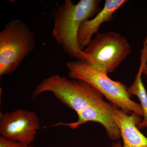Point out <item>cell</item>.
Listing matches in <instances>:
<instances>
[{"mask_svg":"<svg viewBox=\"0 0 147 147\" xmlns=\"http://www.w3.org/2000/svg\"><path fill=\"white\" fill-rule=\"evenodd\" d=\"M0 147H35L31 144L7 140L0 137Z\"/></svg>","mask_w":147,"mask_h":147,"instance_id":"11","label":"cell"},{"mask_svg":"<svg viewBox=\"0 0 147 147\" xmlns=\"http://www.w3.org/2000/svg\"><path fill=\"white\" fill-rule=\"evenodd\" d=\"M113 104L105 100L97 105L88 106L77 114L78 119L71 123L59 122L50 127L65 126L73 129L88 122H96L105 128L107 135L113 141L121 139L120 131L112 115Z\"/></svg>","mask_w":147,"mask_h":147,"instance_id":"7","label":"cell"},{"mask_svg":"<svg viewBox=\"0 0 147 147\" xmlns=\"http://www.w3.org/2000/svg\"><path fill=\"white\" fill-rule=\"evenodd\" d=\"M84 51L89 56L87 63L108 74L131 54V49L126 37L110 31L98 33Z\"/></svg>","mask_w":147,"mask_h":147,"instance_id":"5","label":"cell"},{"mask_svg":"<svg viewBox=\"0 0 147 147\" xmlns=\"http://www.w3.org/2000/svg\"><path fill=\"white\" fill-rule=\"evenodd\" d=\"M143 74L147 77V63L145 64L143 67Z\"/></svg>","mask_w":147,"mask_h":147,"instance_id":"12","label":"cell"},{"mask_svg":"<svg viewBox=\"0 0 147 147\" xmlns=\"http://www.w3.org/2000/svg\"><path fill=\"white\" fill-rule=\"evenodd\" d=\"M147 63V50L141 52V63L139 71L135 77L133 84L128 87L130 95L135 96L139 98L143 112V119L138 125L139 129L147 127V92L142 80V75L144 65Z\"/></svg>","mask_w":147,"mask_h":147,"instance_id":"10","label":"cell"},{"mask_svg":"<svg viewBox=\"0 0 147 147\" xmlns=\"http://www.w3.org/2000/svg\"><path fill=\"white\" fill-rule=\"evenodd\" d=\"M100 0H80L74 4L71 0H65L52 12V36L64 52L71 57L84 61L88 58L78 44V31L83 22L100 11Z\"/></svg>","mask_w":147,"mask_h":147,"instance_id":"1","label":"cell"},{"mask_svg":"<svg viewBox=\"0 0 147 147\" xmlns=\"http://www.w3.org/2000/svg\"><path fill=\"white\" fill-rule=\"evenodd\" d=\"M40 128L39 119L35 112L18 109L0 113L1 137L7 140L31 144Z\"/></svg>","mask_w":147,"mask_h":147,"instance_id":"6","label":"cell"},{"mask_svg":"<svg viewBox=\"0 0 147 147\" xmlns=\"http://www.w3.org/2000/svg\"><path fill=\"white\" fill-rule=\"evenodd\" d=\"M127 0H106L103 8L95 16L84 21L81 25L78 33V44L82 50L86 48L97 34L101 25L113 19V15L118 9L126 3Z\"/></svg>","mask_w":147,"mask_h":147,"instance_id":"9","label":"cell"},{"mask_svg":"<svg viewBox=\"0 0 147 147\" xmlns=\"http://www.w3.org/2000/svg\"><path fill=\"white\" fill-rule=\"evenodd\" d=\"M112 115L120 131L123 144L117 141L112 147H147V137L137 127L142 120L140 116L134 113L128 115L114 105Z\"/></svg>","mask_w":147,"mask_h":147,"instance_id":"8","label":"cell"},{"mask_svg":"<svg viewBox=\"0 0 147 147\" xmlns=\"http://www.w3.org/2000/svg\"><path fill=\"white\" fill-rule=\"evenodd\" d=\"M35 45L34 34L23 21L7 23L0 32V76L15 71Z\"/></svg>","mask_w":147,"mask_h":147,"instance_id":"4","label":"cell"},{"mask_svg":"<svg viewBox=\"0 0 147 147\" xmlns=\"http://www.w3.org/2000/svg\"><path fill=\"white\" fill-rule=\"evenodd\" d=\"M66 65L71 79L88 83L113 105L128 115L134 113L143 117L141 104L131 100L128 87L123 83L112 80L107 74L94 68L84 61H69Z\"/></svg>","mask_w":147,"mask_h":147,"instance_id":"2","label":"cell"},{"mask_svg":"<svg viewBox=\"0 0 147 147\" xmlns=\"http://www.w3.org/2000/svg\"><path fill=\"white\" fill-rule=\"evenodd\" d=\"M45 92L52 93L62 103L78 114L88 106L104 101L102 94L88 83L82 80L68 79L58 74L41 81L33 92L35 98Z\"/></svg>","mask_w":147,"mask_h":147,"instance_id":"3","label":"cell"}]
</instances>
